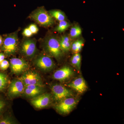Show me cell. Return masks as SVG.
<instances>
[{"instance_id":"cell-1","label":"cell","mask_w":124,"mask_h":124,"mask_svg":"<svg viewBox=\"0 0 124 124\" xmlns=\"http://www.w3.org/2000/svg\"><path fill=\"white\" fill-rule=\"evenodd\" d=\"M44 49L48 55L57 60L60 59L63 56L64 53L60 48L59 40L54 36H50L46 38L44 43Z\"/></svg>"},{"instance_id":"cell-2","label":"cell","mask_w":124,"mask_h":124,"mask_svg":"<svg viewBox=\"0 0 124 124\" xmlns=\"http://www.w3.org/2000/svg\"><path fill=\"white\" fill-rule=\"evenodd\" d=\"M18 40L17 33H11L5 37L0 50L5 55L10 56L14 55L17 50Z\"/></svg>"},{"instance_id":"cell-3","label":"cell","mask_w":124,"mask_h":124,"mask_svg":"<svg viewBox=\"0 0 124 124\" xmlns=\"http://www.w3.org/2000/svg\"><path fill=\"white\" fill-rule=\"evenodd\" d=\"M31 18L42 26H51L54 23V18L43 7L35 10L31 14Z\"/></svg>"},{"instance_id":"cell-4","label":"cell","mask_w":124,"mask_h":124,"mask_svg":"<svg viewBox=\"0 0 124 124\" xmlns=\"http://www.w3.org/2000/svg\"><path fill=\"white\" fill-rule=\"evenodd\" d=\"M78 100L73 97L66 98L60 101L55 107V108L60 114H69L76 106Z\"/></svg>"},{"instance_id":"cell-5","label":"cell","mask_w":124,"mask_h":124,"mask_svg":"<svg viewBox=\"0 0 124 124\" xmlns=\"http://www.w3.org/2000/svg\"><path fill=\"white\" fill-rule=\"evenodd\" d=\"M24 86L29 85H38L43 86L42 78L37 72L35 71L24 72L19 78Z\"/></svg>"},{"instance_id":"cell-6","label":"cell","mask_w":124,"mask_h":124,"mask_svg":"<svg viewBox=\"0 0 124 124\" xmlns=\"http://www.w3.org/2000/svg\"><path fill=\"white\" fill-rule=\"evenodd\" d=\"M51 90L54 100L60 102L66 98L73 97V92L66 87L60 85H55L51 86Z\"/></svg>"},{"instance_id":"cell-7","label":"cell","mask_w":124,"mask_h":124,"mask_svg":"<svg viewBox=\"0 0 124 124\" xmlns=\"http://www.w3.org/2000/svg\"><path fill=\"white\" fill-rule=\"evenodd\" d=\"M34 63L38 68L44 71H51L55 66L53 60L48 55H40L35 60Z\"/></svg>"},{"instance_id":"cell-8","label":"cell","mask_w":124,"mask_h":124,"mask_svg":"<svg viewBox=\"0 0 124 124\" xmlns=\"http://www.w3.org/2000/svg\"><path fill=\"white\" fill-rule=\"evenodd\" d=\"M10 68L12 73L19 75L25 72L28 67L27 62L19 58H12L10 60Z\"/></svg>"},{"instance_id":"cell-9","label":"cell","mask_w":124,"mask_h":124,"mask_svg":"<svg viewBox=\"0 0 124 124\" xmlns=\"http://www.w3.org/2000/svg\"><path fill=\"white\" fill-rule=\"evenodd\" d=\"M24 87V84L20 79L13 80L8 89V95L11 98L19 96L23 93Z\"/></svg>"},{"instance_id":"cell-10","label":"cell","mask_w":124,"mask_h":124,"mask_svg":"<svg viewBox=\"0 0 124 124\" xmlns=\"http://www.w3.org/2000/svg\"><path fill=\"white\" fill-rule=\"evenodd\" d=\"M51 101V94L43 93L32 98L31 100V103L36 108L41 109L48 107L50 104Z\"/></svg>"},{"instance_id":"cell-11","label":"cell","mask_w":124,"mask_h":124,"mask_svg":"<svg viewBox=\"0 0 124 124\" xmlns=\"http://www.w3.org/2000/svg\"><path fill=\"white\" fill-rule=\"evenodd\" d=\"M36 41L33 39H27L23 42L21 50L23 54L28 58L33 57L36 52Z\"/></svg>"},{"instance_id":"cell-12","label":"cell","mask_w":124,"mask_h":124,"mask_svg":"<svg viewBox=\"0 0 124 124\" xmlns=\"http://www.w3.org/2000/svg\"><path fill=\"white\" fill-rule=\"evenodd\" d=\"M74 74L73 70L68 66H64L57 70L53 75L54 79L60 81H64L70 78Z\"/></svg>"},{"instance_id":"cell-13","label":"cell","mask_w":124,"mask_h":124,"mask_svg":"<svg viewBox=\"0 0 124 124\" xmlns=\"http://www.w3.org/2000/svg\"><path fill=\"white\" fill-rule=\"evenodd\" d=\"M67 86L80 93H82L86 91L87 86L84 79L82 77L77 78Z\"/></svg>"},{"instance_id":"cell-14","label":"cell","mask_w":124,"mask_h":124,"mask_svg":"<svg viewBox=\"0 0 124 124\" xmlns=\"http://www.w3.org/2000/svg\"><path fill=\"white\" fill-rule=\"evenodd\" d=\"M43 86L38 85H29L25 86L24 91L25 95L28 97L33 98L44 93Z\"/></svg>"},{"instance_id":"cell-15","label":"cell","mask_w":124,"mask_h":124,"mask_svg":"<svg viewBox=\"0 0 124 124\" xmlns=\"http://www.w3.org/2000/svg\"><path fill=\"white\" fill-rule=\"evenodd\" d=\"M60 48L63 53H67L70 50L72 40L69 35L66 34L62 36L59 39Z\"/></svg>"},{"instance_id":"cell-16","label":"cell","mask_w":124,"mask_h":124,"mask_svg":"<svg viewBox=\"0 0 124 124\" xmlns=\"http://www.w3.org/2000/svg\"><path fill=\"white\" fill-rule=\"evenodd\" d=\"M84 40L82 38H78L72 41L71 50L73 54L80 53L84 45Z\"/></svg>"},{"instance_id":"cell-17","label":"cell","mask_w":124,"mask_h":124,"mask_svg":"<svg viewBox=\"0 0 124 124\" xmlns=\"http://www.w3.org/2000/svg\"><path fill=\"white\" fill-rule=\"evenodd\" d=\"M82 33V29L79 25L75 24L71 27L69 35L73 40L79 38Z\"/></svg>"},{"instance_id":"cell-18","label":"cell","mask_w":124,"mask_h":124,"mask_svg":"<svg viewBox=\"0 0 124 124\" xmlns=\"http://www.w3.org/2000/svg\"><path fill=\"white\" fill-rule=\"evenodd\" d=\"M81 57L80 53L74 54L70 59V62L73 67L78 71L80 70Z\"/></svg>"},{"instance_id":"cell-19","label":"cell","mask_w":124,"mask_h":124,"mask_svg":"<svg viewBox=\"0 0 124 124\" xmlns=\"http://www.w3.org/2000/svg\"><path fill=\"white\" fill-rule=\"evenodd\" d=\"M49 14L54 18L58 21H62L66 19V16L64 12L58 10H53L49 11Z\"/></svg>"},{"instance_id":"cell-20","label":"cell","mask_w":124,"mask_h":124,"mask_svg":"<svg viewBox=\"0 0 124 124\" xmlns=\"http://www.w3.org/2000/svg\"><path fill=\"white\" fill-rule=\"evenodd\" d=\"M70 26L71 24L66 20H62L59 22L55 28V31L59 33H62L67 30Z\"/></svg>"},{"instance_id":"cell-21","label":"cell","mask_w":124,"mask_h":124,"mask_svg":"<svg viewBox=\"0 0 124 124\" xmlns=\"http://www.w3.org/2000/svg\"><path fill=\"white\" fill-rule=\"evenodd\" d=\"M8 79L5 73L0 72V92L3 91L8 84Z\"/></svg>"},{"instance_id":"cell-22","label":"cell","mask_w":124,"mask_h":124,"mask_svg":"<svg viewBox=\"0 0 124 124\" xmlns=\"http://www.w3.org/2000/svg\"><path fill=\"white\" fill-rule=\"evenodd\" d=\"M15 122L11 117L6 116L0 117V124H13Z\"/></svg>"},{"instance_id":"cell-23","label":"cell","mask_w":124,"mask_h":124,"mask_svg":"<svg viewBox=\"0 0 124 124\" xmlns=\"http://www.w3.org/2000/svg\"><path fill=\"white\" fill-rule=\"evenodd\" d=\"M10 64L7 60H4L0 63V70L5 71L8 68Z\"/></svg>"},{"instance_id":"cell-24","label":"cell","mask_w":124,"mask_h":124,"mask_svg":"<svg viewBox=\"0 0 124 124\" xmlns=\"http://www.w3.org/2000/svg\"><path fill=\"white\" fill-rule=\"evenodd\" d=\"M6 102L4 100L0 98V116L4 112L6 106Z\"/></svg>"},{"instance_id":"cell-25","label":"cell","mask_w":124,"mask_h":124,"mask_svg":"<svg viewBox=\"0 0 124 124\" xmlns=\"http://www.w3.org/2000/svg\"><path fill=\"white\" fill-rule=\"evenodd\" d=\"M28 28L31 31L32 34H36L38 31V28L36 24H31L29 26Z\"/></svg>"},{"instance_id":"cell-26","label":"cell","mask_w":124,"mask_h":124,"mask_svg":"<svg viewBox=\"0 0 124 124\" xmlns=\"http://www.w3.org/2000/svg\"><path fill=\"white\" fill-rule=\"evenodd\" d=\"M23 34L25 37H31L33 34L28 28H26V29H24L23 31Z\"/></svg>"},{"instance_id":"cell-27","label":"cell","mask_w":124,"mask_h":124,"mask_svg":"<svg viewBox=\"0 0 124 124\" xmlns=\"http://www.w3.org/2000/svg\"><path fill=\"white\" fill-rule=\"evenodd\" d=\"M5 55L3 53H0V63L5 60Z\"/></svg>"},{"instance_id":"cell-28","label":"cell","mask_w":124,"mask_h":124,"mask_svg":"<svg viewBox=\"0 0 124 124\" xmlns=\"http://www.w3.org/2000/svg\"><path fill=\"white\" fill-rule=\"evenodd\" d=\"M3 42V39L2 38V36L0 35V46H1L2 45V43Z\"/></svg>"}]
</instances>
